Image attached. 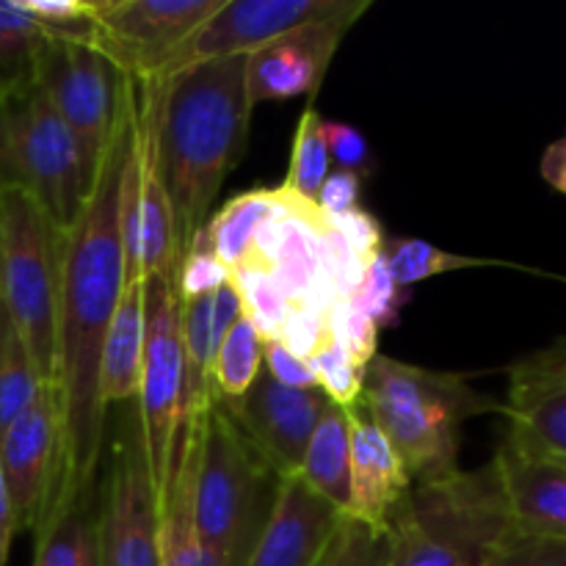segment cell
Here are the masks:
<instances>
[{
  "label": "cell",
  "instance_id": "6da1fadb",
  "mask_svg": "<svg viewBox=\"0 0 566 566\" xmlns=\"http://www.w3.org/2000/svg\"><path fill=\"white\" fill-rule=\"evenodd\" d=\"M130 153L133 92L127 77L125 108L114 142L99 164L83 213L70 230H64L53 376L61 398V415H64V437H61L59 479L39 528L61 517L77 497L97 492L99 464L105 459V440H108V407L99 396V370H103L105 337L127 285L125 180Z\"/></svg>",
  "mask_w": 566,
  "mask_h": 566
},
{
  "label": "cell",
  "instance_id": "7a4b0ae2",
  "mask_svg": "<svg viewBox=\"0 0 566 566\" xmlns=\"http://www.w3.org/2000/svg\"><path fill=\"white\" fill-rule=\"evenodd\" d=\"M247 59H210L155 83V149L175 210L180 258L208 224L227 175L241 160L252 108Z\"/></svg>",
  "mask_w": 566,
  "mask_h": 566
},
{
  "label": "cell",
  "instance_id": "3957f363",
  "mask_svg": "<svg viewBox=\"0 0 566 566\" xmlns=\"http://www.w3.org/2000/svg\"><path fill=\"white\" fill-rule=\"evenodd\" d=\"M363 412L379 426L412 484L459 473V429L479 415H503V403L475 390L462 374L420 368L376 354L365 368Z\"/></svg>",
  "mask_w": 566,
  "mask_h": 566
},
{
  "label": "cell",
  "instance_id": "277c9868",
  "mask_svg": "<svg viewBox=\"0 0 566 566\" xmlns=\"http://www.w3.org/2000/svg\"><path fill=\"white\" fill-rule=\"evenodd\" d=\"M387 531V566H484L517 534L492 462L431 484H412Z\"/></svg>",
  "mask_w": 566,
  "mask_h": 566
},
{
  "label": "cell",
  "instance_id": "5b68a950",
  "mask_svg": "<svg viewBox=\"0 0 566 566\" xmlns=\"http://www.w3.org/2000/svg\"><path fill=\"white\" fill-rule=\"evenodd\" d=\"M280 473L265 462L221 401L205 412L193 470V523L205 545L247 564L280 495Z\"/></svg>",
  "mask_w": 566,
  "mask_h": 566
},
{
  "label": "cell",
  "instance_id": "8992f818",
  "mask_svg": "<svg viewBox=\"0 0 566 566\" xmlns=\"http://www.w3.org/2000/svg\"><path fill=\"white\" fill-rule=\"evenodd\" d=\"M94 175L33 75L0 83V188L39 199L61 230L83 213Z\"/></svg>",
  "mask_w": 566,
  "mask_h": 566
},
{
  "label": "cell",
  "instance_id": "52a82bcc",
  "mask_svg": "<svg viewBox=\"0 0 566 566\" xmlns=\"http://www.w3.org/2000/svg\"><path fill=\"white\" fill-rule=\"evenodd\" d=\"M64 230L20 188H0V304L20 329L39 379L53 381Z\"/></svg>",
  "mask_w": 566,
  "mask_h": 566
},
{
  "label": "cell",
  "instance_id": "ba28073f",
  "mask_svg": "<svg viewBox=\"0 0 566 566\" xmlns=\"http://www.w3.org/2000/svg\"><path fill=\"white\" fill-rule=\"evenodd\" d=\"M186 401V357H182V298L177 274L144 280V354L138 381V420L144 431L149 475L155 492H164L171 473Z\"/></svg>",
  "mask_w": 566,
  "mask_h": 566
},
{
  "label": "cell",
  "instance_id": "9c48e42d",
  "mask_svg": "<svg viewBox=\"0 0 566 566\" xmlns=\"http://www.w3.org/2000/svg\"><path fill=\"white\" fill-rule=\"evenodd\" d=\"M31 75L75 136L88 171L97 177L125 108L127 75L92 42L53 33L33 50Z\"/></svg>",
  "mask_w": 566,
  "mask_h": 566
},
{
  "label": "cell",
  "instance_id": "30bf717a",
  "mask_svg": "<svg viewBox=\"0 0 566 566\" xmlns=\"http://www.w3.org/2000/svg\"><path fill=\"white\" fill-rule=\"evenodd\" d=\"M97 566H160L158 492L136 401L116 407L97 490Z\"/></svg>",
  "mask_w": 566,
  "mask_h": 566
},
{
  "label": "cell",
  "instance_id": "8fae6325",
  "mask_svg": "<svg viewBox=\"0 0 566 566\" xmlns=\"http://www.w3.org/2000/svg\"><path fill=\"white\" fill-rule=\"evenodd\" d=\"M224 0H97L92 44L130 77H164Z\"/></svg>",
  "mask_w": 566,
  "mask_h": 566
},
{
  "label": "cell",
  "instance_id": "7c38bea8",
  "mask_svg": "<svg viewBox=\"0 0 566 566\" xmlns=\"http://www.w3.org/2000/svg\"><path fill=\"white\" fill-rule=\"evenodd\" d=\"M368 9L370 0H224L221 9L177 50L164 77L199 61L252 55L254 50L313 22H357Z\"/></svg>",
  "mask_w": 566,
  "mask_h": 566
},
{
  "label": "cell",
  "instance_id": "4fadbf2b",
  "mask_svg": "<svg viewBox=\"0 0 566 566\" xmlns=\"http://www.w3.org/2000/svg\"><path fill=\"white\" fill-rule=\"evenodd\" d=\"M64 415L53 381L39 387L36 398L0 431V462L14 509L17 534L36 531L50 509L61 462Z\"/></svg>",
  "mask_w": 566,
  "mask_h": 566
},
{
  "label": "cell",
  "instance_id": "5bb4252c",
  "mask_svg": "<svg viewBox=\"0 0 566 566\" xmlns=\"http://www.w3.org/2000/svg\"><path fill=\"white\" fill-rule=\"evenodd\" d=\"M224 407L280 479H291L302 470L310 437L329 412L332 401L318 387L293 390L260 370L247 396Z\"/></svg>",
  "mask_w": 566,
  "mask_h": 566
},
{
  "label": "cell",
  "instance_id": "9a60e30c",
  "mask_svg": "<svg viewBox=\"0 0 566 566\" xmlns=\"http://www.w3.org/2000/svg\"><path fill=\"white\" fill-rule=\"evenodd\" d=\"M503 415L509 440L536 457L566 464V337L509 368Z\"/></svg>",
  "mask_w": 566,
  "mask_h": 566
},
{
  "label": "cell",
  "instance_id": "2e32d148",
  "mask_svg": "<svg viewBox=\"0 0 566 566\" xmlns=\"http://www.w3.org/2000/svg\"><path fill=\"white\" fill-rule=\"evenodd\" d=\"M352 25L354 20L313 22L254 50L247 59L249 103H274L304 94L313 97Z\"/></svg>",
  "mask_w": 566,
  "mask_h": 566
},
{
  "label": "cell",
  "instance_id": "e0dca14e",
  "mask_svg": "<svg viewBox=\"0 0 566 566\" xmlns=\"http://www.w3.org/2000/svg\"><path fill=\"white\" fill-rule=\"evenodd\" d=\"M340 523L343 514L302 475L282 479L269 523L243 566H321Z\"/></svg>",
  "mask_w": 566,
  "mask_h": 566
},
{
  "label": "cell",
  "instance_id": "ac0fdd59",
  "mask_svg": "<svg viewBox=\"0 0 566 566\" xmlns=\"http://www.w3.org/2000/svg\"><path fill=\"white\" fill-rule=\"evenodd\" d=\"M514 531L566 542V464L528 453L503 437L492 459Z\"/></svg>",
  "mask_w": 566,
  "mask_h": 566
},
{
  "label": "cell",
  "instance_id": "d6986e66",
  "mask_svg": "<svg viewBox=\"0 0 566 566\" xmlns=\"http://www.w3.org/2000/svg\"><path fill=\"white\" fill-rule=\"evenodd\" d=\"M412 490L407 468L379 426L359 407L352 409V497L348 520L387 531L398 503Z\"/></svg>",
  "mask_w": 566,
  "mask_h": 566
},
{
  "label": "cell",
  "instance_id": "ffe728a7",
  "mask_svg": "<svg viewBox=\"0 0 566 566\" xmlns=\"http://www.w3.org/2000/svg\"><path fill=\"white\" fill-rule=\"evenodd\" d=\"M144 354V280H127L111 321L99 370L105 407H122L138 398Z\"/></svg>",
  "mask_w": 566,
  "mask_h": 566
},
{
  "label": "cell",
  "instance_id": "44dd1931",
  "mask_svg": "<svg viewBox=\"0 0 566 566\" xmlns=\"http://www.w3.org/2000/svg\"><path fill=\"white\" fill-rule=\"evenodd\" d=\"M298 475L346 517L352 497V409L332 403L310 437Z\"/></svg>",
  "mask_w": 566,
  "mask_h": 566
},
{
  "label": "cell",
  "instance_id": "7402d4cb",
  "mask_svg": "<svg viewBox=\"0 0 566 566\" xmlns=\"http://www.w3.org/2000/svg\"><path fill=\"white\" fill-rule=\"evenodd\" d=\"M274 210V188H252L216 210L202 227L205 243L213 249L216 258L224 263L227 271L241 269L252 260L254 235Z\"/></svg>",
  "mask_w": 566,
  "mask_h": 566
},
{
  "label": "cell",
  "instance_id": "603a6c76",
  "mask_svg": "<svg viewBox=\"0 0 566 566\" xmlns=\"http://www.w3.org/2000/svg\"><path fill=\"white\" fill-rule=\"evenodd\" d=\"M31 566H97V492L33 534Z\"/></svg>",
  "mask_w": 566,
  "mask_h": 566
},
{
  "label": "cell",
  "instance_id": "cb8c5ba5",
  "mask_svg": "<svg viewBox=\"0 0 566 566\" xmlns=\"http://www.w3.org/2000/svg\"><path fill=\"white\" fill-rule=\"evenodd\" d=\"M263 337L249 324L247 315L235 321V326L221 340L213 365H210L213 401L230 403L247 396L249 387L258 381L260 370H263Z\"/></svg>",
  "mask_w": 566,
  "mask_h": 566
},
{
  "label": "cell",
  "instance_id": "d4e9b609",
  "mask_svg": "<svg viewBox=\"0 0 566 566\" xmlns=\"http://www.w3.org/2000/svg\"><path fill=\"white\" fill-rule=\"evenodd\" d=\"M42 385L20 329L0 304V431L36 398Z\"/></svg>",
  "mask_w": 566,
  "mask_h": 566
},
{
  "label": "cell",
  "instance_id": "484cf974",
  "mask_svg": "<svg viewBox=\"0 0 566 566\" xmlns=\"http://www.w3.org/2000/svg\"><path fill=\"white\" fill-rule=\"evenodd\" d=\"M385 260L392 280L401 287L412 291L418 282L431 280V276L448 274V271L462 269H486V265H512L490 258H468V254H453L446 249L434 247L423 238H392L385 243Z\"/></svg>",
  "mask_w": 566,
  "mask_h": 566
},
{
  "label": "cell",
  "instance_id": "4316f807",
  "mask_svg": "<svg viewBox=\"0 0 566 566\" xmlns=\"http://www.w3.org/2000/svg\"><path fill=\"white\" fill-rule=\"evenodd\" d=\"M230 285L235 287L243 315L258 329L263 343L280 340L282 326H285L293 304L280 287V282L274 280L269 265L247 263L241 269L230 271Z\"/></svg>",
  "mask_w": 566,
  "mask_h": 566
},
{
  "label": "cell",
  "instance_id": "83f0119b",
  "mask_svg": "<svg viewBox=\"0 0 566 566\" xmlns=\"http://www.w3.org/2000/svg\"><path fill=\"white\" fill-rule=\"evenodd\" d=\"M329 171L332 158L324 136V116L310 105L296 125V136H293L291 147V166H287V177L282 188L315 202Z\"/></svg>",
  "mask_w": 566,
  "mask_h": 566
},
{
  "label": "cell",
  "instance_id": "f1b7e54d",
  "mask_svg": "<svg viewBox=\"0 0 566 566\" xmlns=\"http://www.w3.org/2000/svg\"><path fill=\"white\" fill-rule=\"evenodd\" d=\"M307 365L310 370H313L318 390L324 392L335 407H359L365 387V368L354 363V357L346 348H340L329 337V340L324 343V348L307 359Z\"/></svg>",
  "mask_w": 566,
  "mask_h": 566
},
{
  "label": "cell",
  "instance_id": "f546056e",
  "mask_svg": "<svg viewBox=\"0 0 566 566\" xmlns=\"http://www.w3.org/2000/svg\"><path fill=\"white\" fill-rule=\"evenodd\" d=\"M390 564V531H376L357 520L343 517L321 566H387Z\"/></svg>",
  "mask_w": 566,
  "mask_h": 566
},
{
  "label": "cell",
  "instance_id": "4dcf8cb0",
  "mask_svg": "<svg viewBox=\"0 0 566 566\" xmlns=\"http://www.w3.org/2000/svg\"><path fill=\"white\" fill-rule=\"evenodd\" d=\"M357 304L363 307V313L368 315L376 324V329H392V326L401 324V310L403 304L412 298V291L398 285L392 280L390 269H387L385 252L368 265V274H365L363 287H359Z\"/></svg>",
  "mask_w": 566,
  "mask_h": 566
},
{
  "label": "cell",
  "instance_id": "1f68e13d",
  "mask_svg": "<svg viewBox=\"0 0 566 566\" xmlns=\"http://www.w3.org/2000/svg\"><path fill=\"white\" fill-rule=\"evenodd\" d=\"M329 321V337L340 348H346L354 357V363L368 368L370 359L379 354V329L374 321L363 313L357 298H346V302H335L326 313Z\"/></svg>",
  "mask_w": 566,
  "mask_h": 566
},
{
  "label": "cell",
  "instance_id": "d6a6232c",
  "mask_svg": "<svg viewBox=\"0 0 566 566\" xmlns=\"http://www.w3.org/2000/svg\"><path fill=\"white\" fill-rule=\"evenodd\" d=\"M227 282H230V271L216 258L213 249L205 243L202 230H199L193 235L191 247L180 258V265H177V291H180V298L208 296V293H216Z\"/></svg>",
  "mask_w": 566,
  "mask_h": 566
},
{
  "label": "cell",
  "instance_id": "836d02e7",
  "mask_svg": "<svg viewBox=\"0 0 566 566\" xmlns=\"http://www.w3.org/2000/svg\"><path fill=\"white\" fill-rule=\"evenodd\" d=\"M324 136L335 169L352 171V175L363 177V180H370V175L376 171L374 149H370L368 138H365L359 127L348 125V122L324 119Z\"/></svg>",
  "mask_w": 566,
  "mask_h": 566
},
{
  "label": "cell",
  "instance_id": "e575fe53",
  "mask_svg": "<svg viewBox=\"0 0 566 566\" xmlns=\"http://www.w3.org/2000/svg\"><path fill=\"white\" fill-rule=\"evenodd\" d=\"M326 340H329V321H326L324 310L293 307L276 343H282L293 357L307 363L313 354L324 348Z\"/></svg>",
  "mask_w": 566,
  "mask_h": 566
},
{
  "label": "cell",
  "instance_id": "d590c367",
  "mask_svg": "<svg viewBox=\"0 0 566 566\" xmlns=\"http://www.w3.org/2000/svg\"><path fill=\"white\" fill-rule=\"evenodd\" d=\"M484 566H566V542L514 534Z\"/></svg>",
  "mask_w": 566,
  "mask_h": 566
},
{
  "label": "cell",
  "instance_id": "8d00e7d4",
  "mask_svg": "<svg viewBox=\"0 0 566 566\" xmlns=\"http://www.w3.org/2000/svg\"><path fill=\"white\" fill-rule=\"evenodd\" d=\"M326 221L352 243L354 252L368 265L385 252V230H381V221L370 210L354 208L343 216H326Z\"/></svg>",
  "mask_w": 566,
  "mask_h": 566
},
{
  "label": "cell",
  "instance_id": "74e56055",
  "mask_svg": "<svg viewBox=\"0 0 566 566\" xmlns=\"http://www.w3.org/2000/svg\"><path fill=\"white\" fill-rule=\"evenodd\" d=\"M363 177L352 175V171L332 169L326 175L324 186H321L315 205L324 216H343L354 208H363Z\"/></svg>",
  "mask_w": 566,
  "mask_h": 566
},
{
  "label": "cell",
  "instance_id": "f35d334b",
  "mask_svg": "<svg viewBox=\"0 0 566 566\" xmlns=\"http://www.w3.org/2000/svg\"><path fill=\"white\" fill-rule=\"evenodd\" d=\"M263 370L280 385L293 387V390H313L315 376L304 359L293 357L282 343H265L263 346Z\"/></svg>",
  "mask_w": 566,
  "mask_h": 566
},
{
  "label": "cell",
  "instance_id": "ab89813d",
  "mask_svg": "<svg viewBox=\"0 0 566 566\" xmlns=\"http://www.w3.org/2000/svg\"><path fill=\"white\" fill-rule=\"evenodd\" d=\"M44 36H50V33L44 31V25L36 17L22 9L20 0H0V39L3 42L25 50H36V44Z\"/></svg>",
  "mask_w": 566,
  "mask_h": 566
},
{
  "label": "cell",
  "instance_id": "60d3db41",
  "mask_svg": "<svg viewBox=\"0 0 566 566\" xmlns=\"http://www.w3.org/2000/svg\"><path fill=\"white\" fill-rule=\"evenodd\" d=\"M539 171L553 191L564 193L566 197V136L558 138V142H553L551 147L545 149Z\"/></svg>",
  "mask_w": 566,
  "mask_h": 566
},
{
  "label": "cell",
  "instance_id": "b9f144b4",
  "mask_svg": "<svg viewBox=\"0 0 566 566\" xmlns=\"http://www.w3.org/2000/svg\"><path fill=\"white\" fill-rule=\"evenodd\" d=\"M14 536H17L14 509H11L9 486H6V475H3V462H0V566H9Z\"/></svg>",
  "mask_w": 566,
  "mask_h": 566
},
{
  "label": "cell",
  "instance_id": "7bdbcfd3",
  "mask_svg": "<svg viewBox=\"0 0 566 566\" xmlns=\"http://www.w3.org/2000/svg\"><path fill=\"white\" fill-rule=\"evenodd\" d=\"M31 61L33 50L17 48V44H9L0 39V83L17 81V77L31 75Z\"/></svg>",
  "mask_w": 566,
  "mask_h": 566
}]
</instances>
